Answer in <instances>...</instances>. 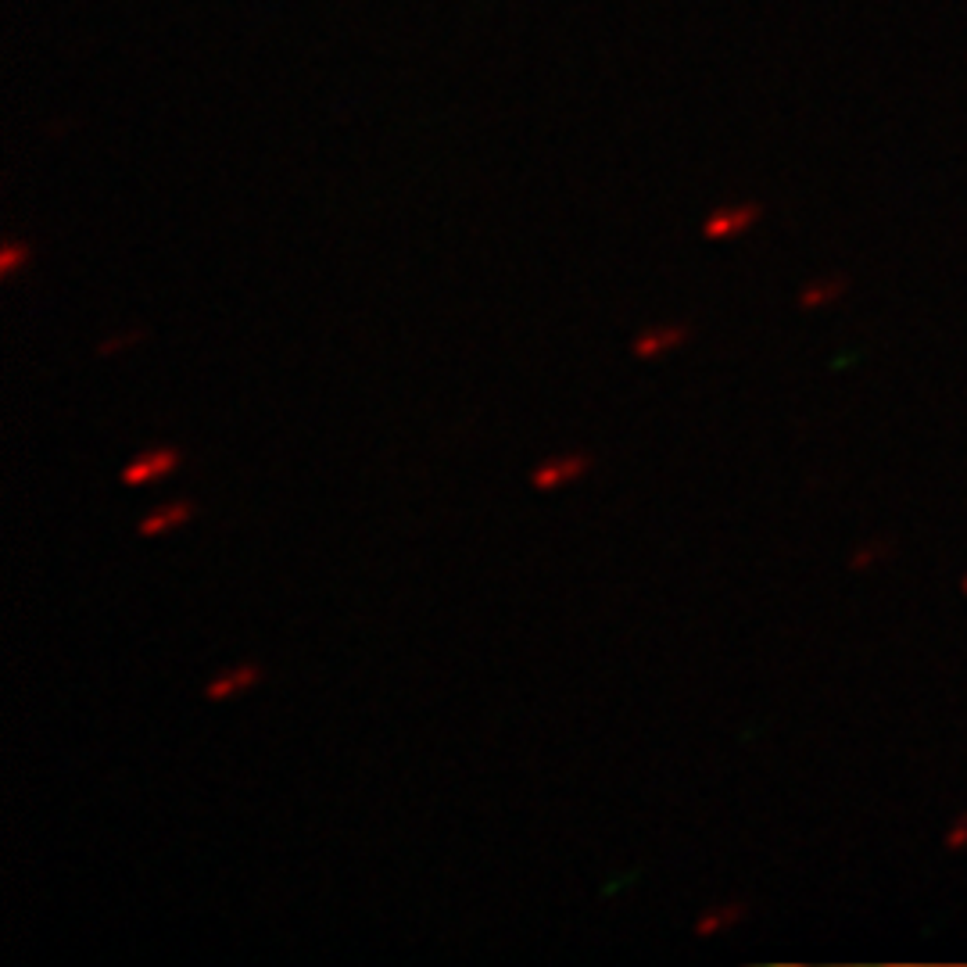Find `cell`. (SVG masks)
I'll return each instance as SVG.
<instances>
[{
	"label": "cell",
	"instance_id": "9",
	"mask_svg": "<svg viewBox=\"0 0 967 967\" xmlns=\"http://www.w3.org/2000/svg\"><path fill=\"white\" fill-rule=\"evenodd\" d=\"M892 541H881V538H871V541H864V545H856L853 549V556H849V566L853 570H874V566H881L885 559H892Z\"/></svg>",
	"mask_w": 967,
	"mask_h": 967
},
{
	"label": "cell",
	"instance_id": "7",
	"mask_svg": "<svg viewBox=\"0 0 967 967\" xmlns=\"http://www.w3.org/2000/svg\"><path fill=\"white\" fill-rule=\"evenodd\" d=\"M746 913H749V906H746V903H720V906L702 910V913L695 917L691 931H695L698 938H713V935H720V931L735 928L739 921H746Z\"/></svg>",
	"mask_w": 967,
	"mask_h": 967
},
{
	"label": "cell",
	"instance_id": "12",
	"mask_svg": "<svg viewBox=\"0 0 967 967\" xmlns=\"http://www.w3.org/2000/svg\"><path fill=\"white\" fill-rule=\"evenodd\" d=\"M946 849H949V853H963V849H967V810L953 817V824H949V831H946Z\"/></svg>",
	"mask_w": 967,
	"mask_h": 967
},
{
	"label": "cell",
	"instance_id": "8",
	"mask_svg": "<svg viewBox=\"0 0 967 967\" xmlns=\"http://www.w3.org/2000/svg\"><path fill=\"white\" fill-rule=\"evenodd\" d=\"M842 294H846V280L842 277H821V280H814V284H806L799 291V305L803 309H824V305L839 302Z\"/></svg>",
	"mask_w": 967,
	"mask_h": 967
},
{
	"label": "cell",
	"instance_id": "2",
	"mask_svg": "<svg viewBox=\"0 0 967 967\" xmlns=\"http://www.w3.org/2000/svg\"><path fill=\"white\" fill-rule=\"evenodd\" d=\"M591 455L588 451H566V455H549L531 469V488L534 492H559L566 484L581 480L591 469Z\"/></svg>",
	"mask_w": 967,
	"mask_h": 967
},
{
	"label": "cell",
	"instance_id": "5",
	"mask_svg": "<svg viewBox=\"0 0 967 967\" xmlns=\"http://www.w3.org/2000/svg\"><path fill=\"white\" fill-rule=\"evenodd\" d=\"M756 219H760V204H728V208H716L702 222V236L706 240H731V236H742L746 229H753Z\"/></svg>",
	"mask_w": 967,
	"mask_h": 967
},
{
	"label": "cell",
	"instance_id": "13",
	"mask_svg": "<svg viewBox=\"0 0 967 967\" xmlns=\"http://www.w3.org/2000/svg\"><path fill=\"white\" fill-rule=\"evenodd\" d=\"M960 591H963V595H967V574H963V577H960Z\"/></svg>",
	"mask_w": 967,
	"mask_h": 967
},
{
	"label": "cell",
	"instance_id": "10",
	"mask_svg": "<svg viewBox=\"0 0 967 967\" xmlns=\"http://www.w3.org/2000/svg\"><path fill=\"white\" fill-rule=\"evenodd\" d=\"M147 337V330L144 326H133V330H119V334H108L101 344H97V355L101 359H112V355H122L126 348H133V344H140Z\"/></svg>",
	"mask_w": 967,
	"mask_h": 967
},
{
	"label": "cell",
	"instance_id": "11",
	"mask_svg": "<svg viewBox=\"0 0 967 967\" xmlns=\"http://www.w3.org/2000/svg\"><path fill=\"white\" fill-rule=\"evenodd\" d=\"M29 259H33V248H29V244H22V240H8L4 252H0V273L12 280V277L19 273V266H26Z\"/></svg>",
	"mask_w": 967,
	"mask_h": 967
},
{
	"label": "cell",
	"instance_id": "6",
	"mask_svg": "<svg viewBox=\"0 0 967 967\" xmlns=\"http://www.w3.org/2000/svg\"><path fill=\"white\" fill-rule=\"evenodd\" d=\"M190 517H194V506H190V502H165V506L151 509V513L136 524V531H140L144 538H158V534L179 531L183 524H190Z\"/></svg>",
	"mask_w": 967,
	"mask_h": 967
},
{
	"label": "cell",
	"instance_id": "3",
	"mask_svg": "<svg viewBox=\"0 0 967 967\" xmlns=\"http://www.w3.org/2000/svg\"><path fill=\"white\" fill-rule=\"evenodd\" d=\"M688 341H691V326H684V323H659V326L641 330V334L634 337L631 351H634V359L652 362V359H663V355L684 348Z\"/></svg>",
	"mask_w": 967,
	"mask_h": 967
},
{
	"label": "cell",
	"instance_id": "1",
	"mask_svg": "<svg viewBox=\"0 0 967 967\" xmlns=\"http://www.w3.org/2000/svg\"><path fill=\"white\" fill-rule=\"evenodd\" d=\"M183 462V451L172 448V444H158V448H147L140 455H133L126 466H122V484L126 488H144V484H158L165 480L169 473H176Z\"/></svg>",
	"mask_w": 967,
	"mask_h": 967
},
{
	"label": "cell",
	"instance_id": "4",
	"mask_svg": "<svg viewBox=\"0 0 967 967\" xmlns=\"http://www.w3.org/2000/svg\"><path fill=\"white\" fill-rule=\"evenodd\" d=\"M262 666L259 663H236V666H226V670H219L208 684H204V698L208 702H229V698H236V695H244V691H252L259 681H262Z\"/></svg>",
	"mask_w": 967,
	"mask_h": 967
}]
</instances>
